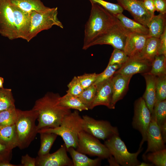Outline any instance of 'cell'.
I'll list each match as a JSON object with an SVG mask.
<instances>
[{"mask_svg": "<svg viewBox=\"0 0 166 166\" xmlns=\"http://www.w3.org/2000/svg\"><path fill=\"white\" fill-rule=\"evenodd\" d=\"M60 97L57 93L48 92L36 101L32 109L38 113V130L58 127L64 117L71 112L70 109L60 104Z\"/></svg>", "mask_w": 166, "mask_h": 166, "instance_id": "6da1fadb", "label": "cell"}, {"mask_svg": "<svg viewBox=\"0 0 166 166\" xmlns=\"http://www.w3.org/2000/svg\"><path fill=\"white\" fill-rule=\"evenodd\" d=\"M89 18L85 27L82 49L86 50L91 44L110 29L118 20L113 14L98 5L91 3Z\"/></svg>", "mask_w": 166, "mask_h": 166, "instance_id": "7a4b0ae2", "label": "cell"}, {"mask_svg": "<svg viewBox=\"0 0 166 166\" xmlns=\"http://www.w3.org/2000/svg\"><path fill=\"white\" fill-rule=\"evenodd\" d=\"M83 118L80 115L78 111L76 110L66 115L58 127L40 129L38 130V133H55L62 138L67 149L70 147L76 148L78 134L83 130Z\"/></svg>", "mask_w": 166, "mask_h": 166, "instance_id": "3957f363", "label": "cell"}, {"mask_svg": "<svg viewBox=\"0 0 166 166\" xmlns=\"http://www.w3.org/2000/svg\"><path fill=\"white\" fill-rule=\"evenodd\" d=\"M17 117L15 124L18 140V147L27 148L34 140L38 130L35 121L38 113L32 109L23 111L17 109Z\"/></svg>", "mask_w": 166, "mask_h": 166, "instance_id": "277c9868", "label": "cell"}, {"mask_svg": "<svg viewBox=\"0 0 166 166\" xmlns=\"http://www.w3.org/2000/svg\"><path fill=\"white\" fill-rule=\"evenodd\" d=\"M57 14V7L50 8L44 12H31L30 28L25 40L29 42L40 32L50 29L54 25L63 29V25L58 19Z\"/></svg>", "mask_w": 166, "mask_h": 166, "instance_id": "5b68a950", "label": "cell"}, {"mask_svg": "<svg viewBox=\"0 0 166 166\" xmlns=\"http://www.w3.org/2000/svg\"><path fill=\"white\" fill-rule=\"evenodd\" d=\"M104 144L120 165L139 166L140 162L137 159L143 150L139 148L135 153L129 152L119 135H115L105 140Z\"/></svg>", "mask_w": 166, "mask_h": 166, "instance_id": "8992f818", "label": "cell"}, {"mask_svg": "<svg viewBox=\"0 0 166 166\" xmlns=\"http://www.w3.org/2000/svg\"><path fill=\"white\" fill-rule=\"evenodd\" d=\"M76 150L84 154L96 156L101 159L112 155L108 148L98 139L83 130L78 134Z\"/></svg>", "mask_w": 166, "mask_h": 166, "instance_id": "52a82bcc", "label": "cell"}, {"mask_svg": "<svg viewBox=\"0 0 166 166\" xmlns=\"http://www.w3.org/2000/svg\"><path fill=\"white\" fill-rule=\"evenodd\" d=\"M83 130L97 139L104 140L115 135H119L117 128L108 121L96 120L87 115L82 116Z\"/></svg>", "mask_w": 166, "mask_h": 166, "instance_id": "ba28073f", "label": "cell"}, {"mask_svg": "<svg viewBox=\"0 0 166 166\" xmlns=\"http://www.w3.org/2000/svg\"><path fill=\"white\" fill-rule=\"evenodd\" d=\"M130 32L118 19L110 29L94 41L90 47L97 45H109L114 49L124 51L126 39Z\"/></svg>", "mask_w": 166, "mask_h": 166, "instance_id": "9c48e42d", "label": "cell"}, {"mask_svg": "<svg viewBox=\"0 0 166 166\" xmlns=\"http://www.w3.org/2000/svg\"><path fill=\"white\" fill-rule=\"evenodd\" d=\"M151 120V113L142 97L136 100L134 103V113L132 122L134 128L141 133L142 139L140 144L141 148L147 141V132Z\"/></svg>", "mask_w": 166, "mask_h": 166, "instance_id": "30bf717a", "label": "cell"}, {"mask_svg": "<svg viewBox=\"0 0 166 166\" xmlns=\"http://www.w3.org/2000/svg\"><path fill=\"white\" fill-rule=\"evenodd\" d=\"M0 34L10 40L17 39L10 0H0Z\"/></svg>", "mask_w": 166, "mask_h": 166, "instance_id": "8fae6325", "label": "cell"}, {"mask_svg": "<svg viewBox=\"0 0 166 166\" xmlns=\"http://www.w3.org/2000/svg\"><path fill=\"white\" fill-rule=\"evenodd\" d=\"M151 64V62L139 55L129 57L114 74L132 76L136 73H148L150 70Z\"/></svg>", "mask_w": 166, "mask_h": 166, "instance_id": "7c38bea8", "label": "cell"}, {"mask_svg": "<svg viewBox=\"0 0 166 166\" xmlns=\"http://www.w3.org/2000/svg\"><path fill=\"white\" fill-rule=\"evenodd\" d=\"M65 144L56 152L42 157L36 158V166H73V163L68 156Z\"/></svg>", "mask_w": 166, "mask_h": 166, "instance_id": "4fadbf2b", "label": "cell"}, {"mask_svg": "<svg viewBox=\"0 0 166 166\" xmlns=\"http://www.w3.org/2000/svg\"><path fill=\"white\" fill-rule=\"evenodd\" d=\"M124 10L129 12L134 20L147 27L153 16L145 9L141 1L116 0Z\"/></svg>", "mask_w": 166, "mask_h": 166, "instance_id": "5bb4252c", "label": "cell"}, {"mask_svg": "<svg viewBox=\"0 0 166 166\" xmlns=\"http://www.w3.org/2000/svg\"><path fill=\"white\" fill-rule=\"evenodd\" d=\"M147 148L144 153L146 154L166 148L160 129L155 117L151 115V120L147 132Z\"/></svg>", "mask_w": 166, "mask_h": 166, "instance_id": "9a60e30c", "label": "cell"}, {"mask_svg": "<svg viewBox=\"0 0 166 166\" xmlns=\"http://www.w3.org/2000/svg\"><path fill=\"white\" fill-rule=\"evenodd\" d=\"M132 76L114 74L112 77V97L111 109H113L117 102L122 99L128 91Z\"/></svg>", "mask_w": 166, "mask_h": 166, "instance_id": "2e32d148", "label": "cell"}, {"mask_svg": "<svg viewBox=\"0 0 166 166\" xmlns=\"http://www.w3.org/2000/svg\"><path fill=\"white\" fill-rule=\"evenodd\" d=\"M11 6L14 16L17 38L25 40L30 25V13L23 11L11 4Z\"/></svg>", "mask_w": 166, "mask_h": 166, "instance_id": "e0dca14e", "label": "cell"}, {"mask_svg": "<svg viewBox=\"0 0 166 166\" xmlns=\"http://www.w3.org/2000/svg\"><path fill=\"white\" fill-rule=\"evenodd\" d=\"M111 78L96 85L97 87L96 94L91 109L96 106L100 105L106 106L110 109L112 97Z\"/></svg>", "mask_w": 166, "mask_h": 166, "instance_id": "ac0fdd59", "label": "cell"}, {"mask_svg": "<svg viewBox=\"0 0 166 166\" xmlns=\"http://www.w3.org/2000/svg\"><path fill=\"white\" fill-rule=\"evenodd\" d=\"M148 38V35L130 32L126 39L124 52L129 57L139 55Z\"/></svg>", "mask_w": 166, "mask_h": 166, "instance_id": "d6986e66", "label": "cell"}, {"mask_svg": "<svg viewBox=\"0 0 166 166\" xmlns=\"http://www.w3.org/2000/svg\"><path fill=\"white\" fill-rule=\"evenodd\" d=\"M146 83V88L142 97L151 114L156 101V76L148 73L142 74Z\"/></svg>", "mask_w": 166, "mask_h": 166, "instance_id": "ffe728a7", "label": "cell"}, {"mask_svg": "<svg viewBox=\"0 0 166 166\" xmlns=\"http://www.w3.org/2000/svg\"><path fill=\"white\" fill-rule=\"evenodd\" d=\"M166 14L161 13L152 17L147 26L149 31L148 37H160L166 28Z\"/></svg>", "mask_w": 166, "mask_h": 166, "instance_id": "44dd1931", "label": "cell"}, {"mask_svg": "<svg viewBox=\"0 0 166 166\" xmlns=\"http://www.w3.org/2000/svg\"><path fill=\"white\" fill-rule=\"evenodd\" d=\"M11 5L26 12H43L50 8L45 6L41 0H10Z\"/></svg>", "mask_w": 166, "mask_h": 166, "instance_id": "7402d4cb", "label": "cell"}, {"mask_svg": "<svg viewBox=\"0 0 166 166\" xmlns=\"http://www.w3.org/2000/svg\"><path fill=\"white\" fill-rule=\"evenodd\" d=\"M0 143L12 150L18 146L15 124L0 128Z\"/></svg>", "mask_w": 166, "mask_h": 166, "instance_id": "603a6c76", "label": "cell"}, {"mask_svg": "<svg viewBox=\"0 0 166 166\" xmlns=\"http://www.w3.org/2000/svg\"><path fill=\"white\" fill-rule=\"evenodd\" d=\"M114 16L130 32L148 35L149 31L147 27L135 20L127 17L122 13L116 14Z\"/></svg>", "mask_w": 166, "mask_h": 166, "instance_id": "cb8c5ba5", "label": "cell"}, {"mask_svg": "<svg viewBox=\"0 0 166 166\" xmlns=\"http://www.w3.org/2000/svg\"><path fill=\"white\" fill-rule=\"evenodd\" d=\"M67 151L72 157L73 166H96L100 164L101 159L100 158L90 159L72 147L69 148Z\"/></svg>", "mask_w": 166, "mask_h": 166, "instance_id": "d4e9b609", "label": "cell"}, {"mask_svg": "<svg viewBox=\"0 0 166 166\" xmlns=\"http://www.w3.org/2000/svg\"><path fill=\"white\" fill-rule=\"evenodd\" d=\"M59 103L61 106L70 109H73L80 111L89 109L78 97L67 93L60 97Z\"/></svg>", "mask_w": 166, "mask_h": 166, "instance_id": "484cf974", "label": "cell"}, {"mask_svg": "<svg viewBox=\"0 0 166 166\" xmlns=\"http://www.w3.org/2000/svg\"><path fill=\"white\" fill-rule=\"evenodd\" d=\"M159 38L148 37L144 47L139 55L151 62L157 54Z\"/></svg>", "mask_w": 166, "mask_h": 166, "instance_id": "4316f807", "label": "cell"}, {"mask_svg": "<svg viewBox=\"0 0 166 166\" xmlns=\"http://www.w3.org/2000/svg\"><path fill=\"white\" fill-rule=\"evenodd\" d=\"M40 146L38 152V156L42 157L49 153L50 149L57 135L54 133L40 132Z\"/></svg>", "mask_w": 166, "mask_h": 166, "instance_id": "83f0119b", "label": "cell"}, {"mask_svg": "<svg viewBox=\"0 0 166 166\" xmlns=\"http://www.w3.org/2000/svg\"><path fill=\"white\" fill-rule=\"evenodd\" d=\"M148 73L156 76L166 75V56L163 54L156 56Z\"/></svg>", "mask_w": 166, "mask_h": 166, "instance_id": "f1b7e54d", "label": "cell"}, {"mask_svg": "<svg viewBox=\"0 0 166 166\" xmlns=\"http://www.w3.org/2000/svg\"><path fill=\"white\" fill-rule=\"evenodd\" d=\"M151 115L154 116L160 126L166 123V100H156Z\"/></svg>", "mask_w": 166, "mask_h": 166, "instance_id": "f546056e", "label": "cell"}, {"mask_svg": "<svg viewBox=\"0 0 166 166\" xmlns=\"http://www.w3.org/2000/svg\"><path fill=\"white\" fill-rule=\"evenodd\" d=\"M17 117L15 106L0 112V128L14 124Z\"/></svg>", "mask_w": 166, "mask_h": 166, "instance_id": "4dcf8cb0", "label": "cell"}, {"mask_svg": "<svg viewBox=\"0 0 166 166\" xmlns=\"http://www.w3.org/2000/svg\"><path fill=\"white\" fill-rule=\"evenodd\" d=\"M143 155V157L153 165L157 166H166V149L149 152Z\"/></svg>", "mask_w": 166, "mask_h": 166, "instance_id": "1f68e13d", "label": "cell"}, {"mask_svg": "<svg viewBox=\"0 0 166 166\" xmlns=\"http://www.w3.org/2000/svg\"><path fill=\"white\" fill-rule=\"evenodd\" d=\"M11 89L0 88V112L15 106Z\"/></svg>", "mask_w": 166, "mask_h": 166, "instance_id": "d6a6232c", "label": "cell"}, {"mask_svg": "<svg viewBox=\"0 0 166 166\" xmlns=\"http://www.w3.org/2000/svg\"><path fill=\"white\" fill-rule=\"evenodd\" d=\"M97 92V87L92 85L84 89L82 93L78 97L82 102L89 109L91 108L95 99Z\"/></svg>", "mask_w": 166, "mask_h": 166, "instance_id": "836d02e7", "label": "cell"}, {"mask_svg": "<svg viewBox=\"0 0 166 166\" xmlns=\"http://www.w3.org/2000/svg\"><path fill=\"white\" fill-rule=\"evenodd\" d=\"M156 100L161 101L166 99V75L156 76Z\"/></svg>", "mask_w": 166, "mask_h": 166, "instance_id": "e575fe53", "label": "cell"}, {"mask_svg": "<svg viewBox=\"0 0 166 166\" xmlns=\"http://www.w3.org/2000/svg\"><path fill=\"white\" fill-rule=\"evenodd\" d=\"M91 3H95L100 6L110 13L116 15L122 13L124 10L118 3H113L104 0H89Z\"/></svg>", "mask_w": 166, "mask_h": 166, "instance_id": "d590c367", "label": "cell"}, {"mask_svg": "<svg viewBox=\"0 0 166 166\" xmlns=\"http://www.w3.org/2000/svg\"><path fill=\"white\" fill-rule=\"evenodd\" d=\"M122 65L114 64L107 66L101 73L98 74L95 81L93 85H96L105 80L112 77L116 71Z\"/></svg>", "mask_w": 166, "mask_h": 166, "instance_id": "8d00e7d4", "label": "cell"}, {"mask_svg": "<svg viewBox=\"0 0 166 166\" xmlns=\"http://www.w3.org/2000/svg\"><path fill=\"white\" fill-rule=\"evenodd\" d=\"M129 57L124 51L114 49L107 66L114 64L122 65L128 60Z\"/></svg>", "mask_w": 166, "mask_h": 166, "instance_id": "74e56055", "label": "cell"}, {"mask_svg": "<svg viewBox=\"0 0 166 166\" xmlns=\"http://www.w3.org/2000/svg\"><path fill=\"white\" fill-rule=\"evenodd\" d=\"M67 93L78 97L84 90L77 77L74 76L67 85Z\"/></svg>", "mask_w": 166, "mask_h": 166, "instance_id": "f35d334b", "label": "cell"}, {"mask_svg": "<svg viewBox=\"0 0 166 166\" xmlns=\"http://www.w3.org/2000/svg\"><path fill=\"white\" fill-rule=\"evenodd\" d=\"M96 73H85L77 77L84 89L92 85L98 76Z\"/></svg>", "mask_w": 166, "mask_h": 166, "instance_id": "ab89813d", "label": "cell"}, {"mask_svg": "<svg viewBox=\"0 0 166 166\" xmlns=\"http://www.w3.org/2000/svg\"><path fill=\"white\" fill-rule=\"evenodd\" d=\"M12 150L0 143V163L10 162L12 158Z\"/></svg>", "mask_w": 166, "mask_h": 166, "instance_id": "60d3db41", "label": "cell"}, {"mask_svg": "<svg viewBox=\"0 0 166 166\" xmlns=\"http://www.w3.org/2000/svg\"><path fill=\"white\" fill-rule=\"evenodd\" d=\"M159 38L157 55L163 54L166 56V28Z\"/></svg>", "mask_w": 166, "mask_h": 166, "instance_id": "b9f144b4", "label": "cell"}, {"mask_svg": "<svg viewBox=\"0 0 166 166\" xmlns=\"http://www.w3.org/2000/svg\"><path fill=\"white\" fill-rule=\"evenodd\" d=\"M156 11L160 13L166 14V0H153Z\"/></svg>", "mask_w": 166, "mask_h": 166, "instance_id": "7bdbcfd3", "label": "cell"}, {"mask_svg": "<svg viewBox=\"0 0 166 166\" xmlns=\"http://www.w3.org/2000/svg\"><path fill=\"white\" fill-rule=\"evenodd\" d=\"M36 158L30 156L26 154L22 156L21 165L23 166H36Z\"/></svg>", "mask_w": 166, "mask_h": 166, "instance_id": "ee69618b", "label": "cell"}, {"mask_svg": "<svg viewBox=\"0 0 166 166\" xmlns=\"http://www.w3.org/2000/svg\"><path fill=\"white\" fill-rule=\"evenodd\" d=\"M141 1L145 9L153 16L156 11L153 0H144Z\"/></svg>", "mask_w": 166, "mask_h": 166, "instance_id": "f6af8a7d", "label": "cell"}, {"mask_svg": "<svg viewBox=\"0 0 166 166\" xmlns=\"http://www.w3.org/2000/svg\"><path fill=\"white\" fill-rule=\"evenodd\" d=\"M159 127L163 139L165 143L166 142V123L161 124Z\"/></svg>", "mask_w": 166, "mask_h": 166, "instance_id": "bcb514c9", "label": "cell"}, {"mask_svg": "<svg viewBox=\"0 0 166 166\" xmlns=\"http://www.w3.org/2000/svg\"><path fill=\"white\" fill-rule=\"evenodd\" d=\"M107 159H108V161L109 163L110 166H120L115 159L112 155L110 156Z\"/></svg>", "mask_w": 166, "mask_h": 166, "instance_id": "7dc6e473", "label": "cell"}, {"mask_svg": "<svg viewBox=\"0 0 166 166\" xmlns=\"http://www.w3.org/2000/svg\"><path fill=\"white\" fill-rule=\"evenodd\" d=\"M20 165H16L10 163V162L5 161L0 163V166H18Z\"/></svg>", "mask_w": 166, "mask_h": 166, "instance_id": "c3c4849f", "label": "cell"}, {"mask_svg": "<svg viewBox=\"0 0 166 166\" xmlns=\"http://www.w3.org/2000/svg\"><path fill=\"white\" fill-rule=\"evenodd\" d=\"M153 164L152 163H149L148 162H142L140 163L139 166H152Z\"/></svg>", "mask_w": 166, "mask_h": 166, "instance_id": "681fc988", "label": "cell"}, {"mask_svg": "<svg viewBox=\"0 0 166 166\" xmlns=\"http://www.w3.org/2000/svg\"><path fill=\"white\" fill-rule=\"evenodd\" d=\"M4 80L3 77H0V88H3V83Z\"/></svg>", "mask_w": 166, "mask_h": 166, "instance_id": "f907efd6", "label": "cell"}, {"mask_svg": "<svg viewBox=\"0 0 166 166\" xmlns=\"http://www.w3.org/2000/svg\"><path fill=\"white\" fill-rule=\"evenodd\" d=\"M138 0V1H143L144 0Z\"/></svg>", "mask_w": 166, "mask_h": 166, "instance_id": "816d5d0a", "label": "cell"}]
</instances>
